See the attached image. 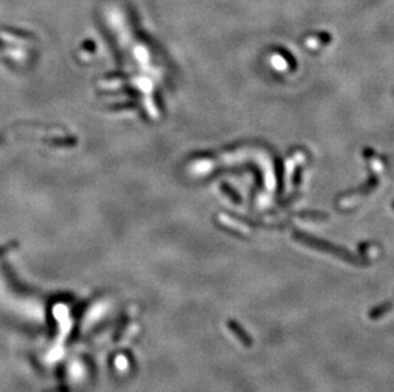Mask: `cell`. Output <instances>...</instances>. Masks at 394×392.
I'll use <instances>...</instances> for the list:
<instances>
[{
  "mask_svg": "<svg viewBox=\"0 0 394 392\" xmlns=\"http://www.w3.org/2000/svg\"><path fill=\"white\" fill-rule=\"evenodd\" d=\"M227 327H228V330L231 331V332H234L235 336L237 337V340L240 341L244 346L250 348V346L254 344V340H252L251 337H250V335L248 334L247 331L244 330V328L241 327V326L239 325L236 321H234V320H228Z\"/></svg>",
  "mask_w": 394,
  "mask_h": 392,
  "instance_id": "cell-1",
  "label": "cell"
},
{
  "mask_svg": "<svg viewBox=\"0 0 394 392\" xmlns=\"http://www.w3.org/2000/svg\"><path fill=\"white\" fill-rule=\"evenodd\" d=\"M392 308H393V304H392L391 302H387V303H383V304H380V306L373 307V308L369 311V319L373 320V321L379 320L383 315H385L387 312H389Z\"/></svg>",
  "mask_w": 394,
  "mask_h": 392,
  "instance_id": "cell-2",
  "label": "cell"
}]
</instances>
